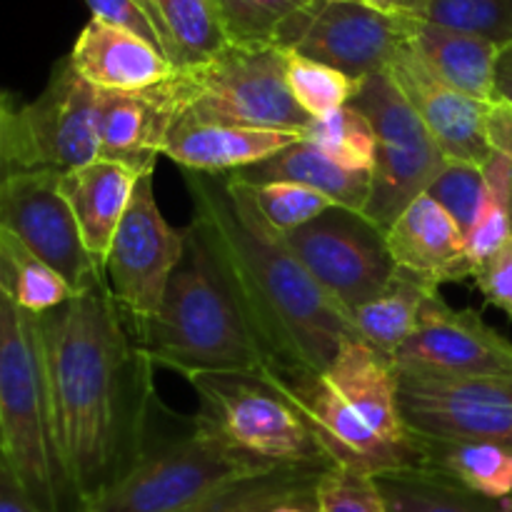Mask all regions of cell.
<instances>
[{
    "mask_svg": "<svg viewBox=\"0 0 512 512\" xmlns=\"http://www.w3.org/2000/svg\"><path fill=\"white\" fill-rule=\"evenodd\" d=\"M55 445L80 512L118 483L148 445L160 408L148 355L108 280L35 315Z\"/></svg>",
    "mask_w": 512,
    "mask_h": 512,
    "instance_id": "cell-1",
    "label": "cell"
},
{
    "mask_svg": "<svg viewBox=\"0 0 512 512\" xmlns=\"http://www.w3.org/2000/svg\"><path fill=\"white\" fill-rule=\"evenodd\" d=\"M185 188L193 203L188 225L208 248L265 365L325 373L340 345L360 338L348 313L320 288L230 175L185 170Z\"/></svg>",
    "mask_w": 512,
    "mask_h": 512,
    "instance_id": "cell-2",
    "label": "cell"
},
{
    "mask_svg": "<svg viewBox=\"0 0 512 512\" xmlns=\"http://www.w3.org/2000/svg\"><path fill=\"white\" fill-rule=\"evenodd\" d=\"M185 233V253L170 275L163 305L150 320L133 323L140 350L155 368L175 370L185 380L200 373H260L265 355L258 340L208 248L190 225Z\"/></svg>",
    "mask_w": 512,
    "mask_h": 512,
    "instance_id": "cell-3",
    "label": "cell"
},
{
    "mask_svg": "<svg viewBox=\"0 0 512 512\" xmlns=\"http://www.w3.org/2000/svg\"><path fill=\"white\" fill-rule=\"evenodd\" d=\"M0 460L45 512H80L60 463L35 315L0 290Z\"/></svg>",
    "mask_w": 512,
    "mask_h": 512,
    "instance_id": "cell-4",
    "label": "cell"
},
{
    "mask_svg": "<svg viewBox=\"0 0 512 512\" xmlns=\"http://www.w3.org/2000/svg\"><path fill=\"white\" fill-rule=\"evenodd\" d=\"M165 413L163 405L133 468L83 512H180L235 480L278 468L240 453L200 413L165 433Z\"/></svg>",
    "mask_w": 512,
    "mask_h": 512,
    "instance_id": "cell-5",
    "label": "cell"
},
{
    "mask_svg": "<svg viewBox=\"0 0 512 512\" xmlns=\"http://www.w3.org/2000/svg\"><path fill=\"white\" fill-rule=\"evenodd\" d=\"M178 120L303 135L310 115L293 100L278 45H233L203 65L175 70Z\"/></svg>",
    "mask_w": 512,
    "mask_h": 512,
    "instance_id": "cell-6",
    "label": "cell"
},
{
    "mask_svg": "<svg viewBox=\"0 0 512 512\" xmlns=\"http://www.w3.org/2000/svg\"><path fill=\"white\" fill-rule=\"evenodd\" d=\"M188 383L200 415L240 453L265 465L333 468L303 413L260 373H200Z\"/></svg>",
    "mask_w": 512,
    "mask_h": 512,
    "instance_id": "cell-7",
    "label": "cell"
},
{
    "mask_svg": "<svg viewBox=\"0 0 512 512\" xmlns=\"http://www.w3.org/2000/svg\"><path fill=\"white\" fill-rule=\"evenodd\" d=\"M350 105L370 120L378 138L363 213L388 230L415 198L425 195L448 158L388 73L360 80Z\"/></svg>",
    "mask_w": 512,
    "mask_h": 512,
    "instance_id": "cell-8",
    "label": "cell"
},
{
    "mask_svg": "<svg viewBox=\"0 0 512 512\" xmlns=\"http://www.w3.org/2000/svg\"><path fill=\"white\" fill-rule=\"evenodd\" d=\"M280 235L345 313L375 298L398 268L385 230L360 210L333 205L310 223Z\"/></svg>",
    "mask_w": 512,
    "mask_h": 512,
    "instance_id": "cell-9",
    "label": "cell"
},
{
    "mask_svg": "<svg viewBox=\"0 0 512 512\" xmlns=\"http://www.w3.org/2000/svg\"><path fill=\"white\" fill-rule=\"evenodd\" d=\"M15 170L70 173L100 155L98 88L80 78L68 58L53 68L33 103L15 108Z\"/></svg>",
    "mask_w": 512,
    "mask_h": 512,
    "instance_id": "cell-10",
    "label": "cell"
},
{
    "mask_svg": "<svg viewBox=\"0 0 512 512\" xmlns=\"http://www.w3.org/2000/svg\"><path fill=\"white\" fill-rule=\"evenodd\" d=\"M390 363L400 375L435 383L512 380V343L475 310L450 308L435 293Z\"/></svg>",
    "mask_w": 512,
    "mask_h": 512,
    "instance_id": "cell-11",
    "label": "cell"
},
{
    "mask_svg": "<svg viewBox=\"0 0 512 512\" xmlns=\"http://www.w3.org/2000/svg\"><path fill=\"white\" fill-rule=\"evenodd\" d=\"M185 238V228H173L155 200L153 173L140 175L105 258V280L130 323H145L160 310Z\"/></svg>",
    "mask_w": 512,
    "mask_h": 512,
    "instance_id": "cell-12",
    "label": "cell"
},
{
    "mask_svg": "<svg viewBox=\"0 0 512 512\" xmlns=\"http://www.w3.org/2000/svg\"><path fill=\"white\" fill-rule=\"evenodd\" d=\"M408 20L380 13L363 0H318L285 25L278 48L365 80L388 73L408 40Z\"/></svg>",
    "mask_w": 512,
    "mask_h": 512,
    "instance_id": "cell-13",
    "label": "cell"
},
{
    "mask_svg": "<svg viewBox=\"0 0 512 512\" xmlns=\"http://www.w3.org/2000/svg\"><path fill=\"white\" fill-rule=\"evenodd\" d=\"M0 228L58 270L73 290L105 275L103 265L85 248L73 210L60 193V173L28 170L10 175L0 185Z\"/></svg>",
    "mask_w": 512,
    "mask_h": 512,
    "instance_id": "cell-14",
    "label": "cell"
},
{
    "mask_svg": "<svg viewBox=\"0 0 512 512\" xmlns=\"http://www.w3.org/2000/svg\"><path fill=\"white\" fill-rule=\"evenodd\" d=\"M260 375L268 378L303 413L320 448L338 468L358 470L365 475L420 468L413 455L393 448L373 433L325 373L300 365H265Z\"/></svg>",
    "mask_w": 512,
    "mask_h": 512,
    "instance_id": "cell-15",
    "label": "cell"
},
{
    "mask_svg": "<svg viewBox=\"0 0 512 512\" xmlns=\"http://www.w3.org/2000/svg\"><path fill=\"white\" fill-rule=\"evenodd\" d=\"M405 425L425 438H465L512 450V380L435 383L398 373Z\"/></svg>",
    "mask_w": 512,
    "mask_h": 512,
    "instance_id": "cell-16",
    "label": "cell"
},
{
    "mask_svg": "<svg viewBox=\"0 0 512 512\" xmlns=\"http://www.w3.org/2000/svg\"><path fill=\"white\" fill-rule=\"evenodd\" d=\"M388 75L413 105L445 158L483 165L493 155L488 138V113L493 103L470 98L440 80L415 53L410 40L398 48Z\"/></svg>",
    "mask_w": 512,
    "mask_h": 512,
    "instance_id": "cell-17",
    "label": "cell"
},
{
    "mask_svg": "<svg viewBox=\"0 0 512 512\" xmlns=\"http://www.w3.org/2000/svg\"><path fill=\"white\" fill-rule=\"evenodd\" d=\"M170 78L135 93L98 90V158L125 165L138 175L155 173L158 155H163L170 128L180 115Z\"/></svg>",
    "mask_w": 512,
    "mask_h": 512,
    "instance_id": "cell-18",
    "label": "cell"
},
{
    "mask_svg": "<svg viewBox=\"0 0 512 512\" xmlns=\"http://www.w3.org/2000/svg\"><path fill=\"white\" fill-rule=\"evenodd\" d=\"M325 375L373 433L423 465L418 435L408 430L400 413L398 370L385 355L360 338L345 340Z\"/></svg>",
    "mask_w": 512,
    "mask_h": 512,
    "instance_id": "cell-19",
    "label": "cell"
},
{
    "mask_svg": "<svg viewBox=\"0 0 512 512\" xmlns=\"http://www.w3.org/2000/svg\"><path fill=\"white\" fill-rule=\"evenodd\" d=\"M68 60L80 78L108 93H135L175 73V65L153 43L98 18L80 30Z\"/></svg>",
    "mask_w": 512,
    "mask_h": 512,
    "instance_id": "cell-20",
    "label": "cell"
},
{
    "mask_svg": "<svg viewBox=\"0 0 512 512\" xmlns=\"http://www.w3.org/2000/svg\"><path fill=\"white\" fill-rule=\"evenodd\" d=\"M300 138L303 135L280 133V130L175 120L165 140L163 155L183 170L228 175L280 153Z\"/></svg>",
    "mask_w": 512,
    "mask_h": 512,
    "instance_id": "cell-21",
    "label": "cell"
},
{
    "mask_svg": "<svg viewBox=\"0 0 512 512\" xmlns=\"http://www.w3.org/2000/svg\"><path fill=\"white\" fill-rule=\"evenodd\" d=\"M138 178L135 170L103 158L60 175V193L73 210L85 248L103 265V270Z\"/></svg>",
    "mask_w": 512,
    "mask_h": 512,
    "instance_id": "cell-22",
    "label": "cell"
},
{
    "mask_svg": "<svg viewBox=\"0 0 512 512\" xmlns=\"http://www.w3.org/2000/svg\"><path fill=\"white\" fill-rule=\"evenodd\" d=\"M230 178L240 183H275V180H288V183L305 185L325 198L333 200L340 208L360 210L363 213L370 198V173L363 170H350L315 148L308 140H295L293 145L283 148L280 153L250 165V168L228 173Z\"/></svg>",
    "mask_w": 512,
    "mask_h": 512,
    "instance_id": "cell-23",
    "label": "cell"
},
{
    "mask_svg": "<svg viewBox=\"0 0 512 512\" xmlns=\"http://www.w3.org/2000/svg\"><path fill=\"white\" fill-rule=\"evenodd\" d=\"M388 248L400 268L448 283L453 265L463 253V230L430 195L415 198L385 230Z\"/></svg>",
    "mask_w": 512,
    "mask_h": 512,
    "instance_id": "cell-24",
    "label": "cell"
},
{
    "mask_svg": "<svg viewBox=\"0 0 512 512\" xmlns=\"http://www.w3.org/2000/svg\"><path fill=\"white\" fill-rule=\"evenodd\" d=\"M408 40L423 63L460 93L493 103L498 45L485 38L443 28L430 20H408Z\"/></svg>",
    "mask_w": 512,
    "mask_h": 512,
    "instance_id": "cell-25",
    "label": "cell"
},
{
    "mask_svg": "<svg viewBox=\"0 0 512 512\" xmlns=\"http://www.w3.org/2000/svg\"><path fill=\"white\" fill-rule=\"evenodd\" d=\"M435 293H440L438 280L398 265L393 278L375 298L350 310V323L370 348L393 360L413 333L425 300Z\"/></svg>",
    "mask_w": 512,
    "mask_h": 512,
    "instance_id": "cell-26",
    "label": "cell"
},
{
    "mask_svg": "<svg viewBox=\"0 0 512 512\" xmlns=\"http://www.w3.org/2000/svg\"><path fill=\"white\" fill-rule=\"evenodd\" d=\"M423 465L438 470L463 488L495 500L512 503V450L498 443L465 438H425L418 435Z\"/></svg>",
    "mask_w": 512,
    "mask_h": 512,
    "instance_id": "cell-27",
    "label": "cell"
},
{
    "mask_svg": "<svg viewBox=\"0 0 512 512\" xmlns=\"http://www.w3.org/2000/svg\"><path fill=\"white\" fill-rule=\"evenodd\" d=\"M175 70L203 65L230 45L218 0H150Z\"/></svg>",
    "mask_w": 512,
    "mask_h": 512,
    "instance_id": "cell-28",
    "label": "cell"
},
{
    "mask_svg": "<svg viewBox=\"0 0 512 512\" xmlns=\"http://www.w3.org/2000/svg\"><path fill=\"white\" fill-rule=\"evenodd\" d=\"M390 512H512L430 468H403L373 475Z\"/></svg>",
    "mask_w": 512,
    "mask_h": 512,
    "instance_id": "cell-29",
    "label": "cell"
},
{
    "mask_svg": "<svg viewBox=\"0 0 512 512\" xmlns=\"http://www.w3.org/2000/svg\"><path fill=\"white\" fill-rule=\"evenodd\" d=\"M0 290L30 315H43L73 298L68 280L0 228Z\"/></svg>",
    "mask_w": 512,
    "mask_h": 512,
    "instance_id": "cell-30",
    "label": "cell"
},
{
    "mask_svg": "<svg viewBox=\"0 0 512 512\" xmlns=\"http://www.w3.org/2000/svg\"><path fill=\"white\" fill-rule=\"evenodd\" d=\"M325 470L278 465V468L263 470L250 478L235 480L180 512H268L283 500L313 493Z\"/></svg>",
    "mask_w": 512,
    "mask_h": 512,
    "instance_id": "cell-31",
    "label": "cell"
},
{
    "mask_svg": "<svg viewBox=\"0 0 512 512\" xmlns=\"http://www.w3.org/2000/svg\"><path fill=\"white\" fill-rule=\"evenodd\" d=\"M303 140L313 143L345 168L373 175L378 138L370 120L353 105L310 118L308 128L303 130Z\"/></svg>",
    "mask_w": 512,
    "mask_h": 512,
    "instance_id": "cell-32",
    "label": "cell"
},
{
    "mask_svg": "<svg viewBox=\"0 0 512 512\" xmlns=\"http://www.w3.org/2000/svg\"><path fill=\"white\" fill-rule=\"evenodd\" d=\"M285 80L293 100L310 118L345 108L360 88V80L290 50H285Z\"/></svg>",
    "mask_w": 512,
    "mask_h": 512,
    "instance_id": "cell-33",
    "label": "cell"
},
{
    "mask_svg": "<svg viewBox=\"0 0 512 512\" xmlns=\"http://www.w3.org/2000/svg\"><path fill=\"white\" fill-rule=\"evenodd\" d=\"M318 0H218L233 45H278L280 33Z\"/></svg>",
    "mask_w": 512,
    "mask_h": 512,
    "instance_id": "cell-34",
    "label": "cell"
},
{
    "mask_svg": "<svg viewBox=\"0 0 512 512\" xmlns=\"http://www.w3.org/2000/svg\"><path fill=\"white\" fill-rule=\"evenodd\" d=\"M235 180V178H233ZM240 183V180H235ZM263 215L265 223L278 233H290L300 225L310 223L325 210L333 208V200L325 198L323 193L305 185L288 183V180H275V183H240Z\"/></svg>",
    "mask_w": 512,
    "mask_h": 512,
    "instance_id": "cell-35",
    "label": "cell"
},
{
    "mask_svg": "<svg viewBox=\"0 0 512 512\" xmlns=\"http://www.w3.org/2000/svg\"><path fill=\"white\" fill-rule=\"evenodd\" d=\"M425 195H430L458 223L463 235H468L488 203L483 165L448 158Z\"/></svg>",
    "mask_w": 512,
    "mask_h": 512,
    "instance_id": "cell-36",
    "label": "cell"
},
{
    "mask_svg": "<svg viewBox=\"0 0 512 512\" xmlns=\"http://www.w3.org/2000/svg\"><path fill=\"white\" fill-rule=\"evenodd\" d=\"M425 20L495 43H512V0H428Z\"/></svg>",
    "mask_w": 512,
    "mask_h": 512,
    "instance_id": "cell-37",
    "label": "cell"
},
{
    "mask_svg": "<svg viewBox=\"0 0 512 512\" xmlns=\"http://www.w3.org/2000/svg\"><path fill=\"white\" fill-rule=\"evenodd\" d=\"M315 500L320 512H390L373 475L338 465L320 475Z\"/></svg>",
    "mask_w": 512,
    "mask_h": 512,
    "instance_id": "cell-38",
    "label": "cell"
},
{
    "mask_svg": "<svg viewBox=\"0 0 512 512\" xmlns=\"http://www.w3.org/2000/svg\"><path fill=\"white\" fill-rule=\"evenodd\" d=\"M85 3H88L93 18L115 25V28L128 30V33L140 35V38L153 43L155 48L168 58L163 33H160V28L155 25L153 15H150L138 0H85Z\"/></svg>",
    "mask_w": 512,
    "mask_h": 512,
    "instance_id": "cell-39",
    "label": "cell"
},
{
    "mask_svg": "<svg viewBox=\"0 0 512 512\" xmlns=\"http://www.w3.org/2000/svg\"><path fill=\"white\" fill-rule=\"evenodd\" d=\"M473 280L490 305L512 318V238Z\"/></svg>",
    "mask_w": 512,
    "mask_h": 512,
    "instance_id": "cell-40",
    "label": "cell"
},
{
    "mask_svg": "<svg viewBox=\"0 0 512 512\" xmlns=\"http://www.w3.org/2000/svg\"><path fill=\"white\" fill-rule=\"evenodd\" d=\"M0 512H45L3 460H0Z\"/></svg>",
    "mask_w": 512,
    "mask_h": 512,
    "instance_id": "cell-41",
    "label": "cell"
},
{
    "mask_svg": "<svg viewBox=\"0 0 512 512\" xmlns=\"http://www.w3.org/2000/svg\"><path fill=\"white\" fill-rule=\"evenodd\" d=\"M13 118L15 108L10 98L0 100V185L15 175V145H13Z\"/></svg>",
    "mask_w": 512,
    "mask_h": 512,
    "instance_id": "cell-42",
    "label": "cell"
},
{
    "mask_svg": "<svg viewBox=\"0 0 512 512\" xmlns=\"http://www.w3.org/2000/svg\"><path fill=\"white\" fill-rule=\"evenodd\" d=\"M488 138L493 150L503 153L512 163V108L508 105H490Z\"/></svg>",
    "mask_w": 512,
    "mask_h": 512,
    "instance_id": "cell-43",
    "label": "cell"
},
{
    "mask_svg": "<svg viewBox=\"0 0 512 512\" xmlns=\"http://www.w3.org/2000/svg\"><path fill=\"white\" fill-rule=\"evenodd\" d=\"M493 105H508V108H512V43L498 50L493 75Z\"/></svg>",
    "mask_w": 512,
    "mask_h": 512,
    "instance_id": "cell-44",
    "label": "cell"
},
{
    "mask_svg": "<svg viewBox=\"0 0 512 512\" xmlns=\"http://www.w3.org/2000/svg\"><path fill=\"white\" fill-rule=\"evenodd\" d=\"M363 3L380 13L400 15V18L425 20V13H428V0H363Z\"/></svg>",
    "mask_w": 512,
    "mask_h": 512,
    "instance_id": "cell-45",
    "label": "cell"
},
{
    "mask_svg": "<svg viewBox=\"0 0 512 512\" xmlns=\"http://www.w3.org/2000/svg\"><path fill=\"white\" fill-rule=\"evenodd\" d=\"M268 512H320V508H318V500H315V490H313V493L295 495V498L283 500V503L273 505Z\"/></svg>",
    "mask_w": 512,
    "mask_h": 512,
    "instance_id": "cell-46",
    "label": "cell"
},
{
    "mask_svg": "<svg viewBox=\"0 0 512 512\" xmlns=\"http://www.w3.org/2000/svg\"><path fill=\"white\" fill-rule=\"evenodd\" d=\"M138 3H140V5H143V8H145V10H148V13H150V15H153V20H155V13H153V5H150V0H138ZM155 25H158V20H155ZM165 48H168V45H165Z\"/></svg>",
    "mask_w": 512,
    "mask_h": 512,
    "instance_id": "cell-47",
    "label": "cell"
},
{
    "mask_svg": "<svg viewBox=\"0 0 512 512\" xmlns=\"http://www.w3.org/2000/svg\"><path fill=\"white\" fill-rule=\"evenodd\" d=\"M5 98H8V95H5V93H0V100H5Z\"/></svg>",
    "mask_w": 512,
    "mask_h": 512,
    "instance_id": "cell-48",
    "label": "cell"
}]
</instances>
